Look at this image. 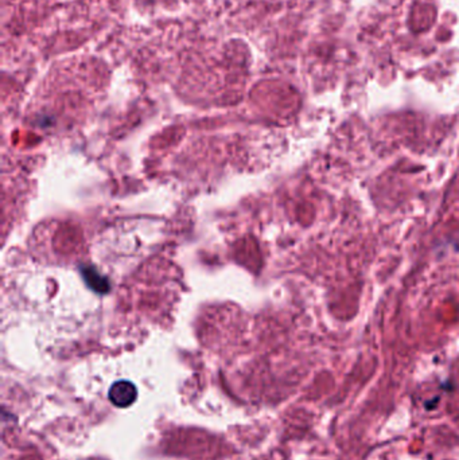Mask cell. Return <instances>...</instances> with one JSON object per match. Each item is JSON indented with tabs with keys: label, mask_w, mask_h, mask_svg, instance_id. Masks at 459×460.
Here are the masks:
<instances>
[{
	"label": "cell",
	"mask_w": 459,
	"mask_h": 460,
	"mask_svg": "<svg viewBox=\"0 0 459 460\" xmlns=\"http://www.w3.org/2000/svg\"><path fill=\"white\" fill-rule=\"evenodd\" d=\"M109 400L115 407L127 408L135 403L137 391L135 385L130 381H118L109 389Z\"/></svg>",
	"instance_id": "cell-1"
}]
</instances>
